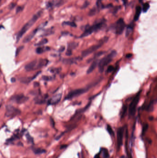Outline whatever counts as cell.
I'll return each mask as SVG.
<instances>
[{
    "label": "cell",
    "instance_id": "cell-22",
    "mask_svg": "<svg viewBox=\"0 0 157 158\" xmlns=\"http://www.w3.org/2000/svg\"><path fill=\"white\" fill-rule=\"evenodd\" d=\"M34 153L36 154H41L43 153H46V150L41 148H34L33 149Z\"/></svg>",
    "mask_w": 157,
    "mask_h": 158
},
{
    "label": "cell",
    "instance_id": "cell-15",
    "mask_svg": "<svg viewBox=\"0 0 157 158\" xmlns=\"http://www.w3.org/2000/svg\"><path fill=\"white\" fill-rule=\"evenodd\" d=\"M82 60L81 57H74V58H65L63 60V63L65 64H72L76 63L77 62Z\"/></svg>",
    "mask_w": 157,
    "mask_h": 158
},
{
    "label": "cell",
    "instance_id": "cell-1",
    "mask_svg": "<svg viewBox=\"0 0 157 158\" xmlns=\"http://www.w3.org/2000/svg\"><path fill=\"white\" fill-rule=\"evenodd\" d=\"M42 14V10L39 11L34 16L32 17V19L26 23L23 26L20 32H18L17 35V41L18 42L21 39L22 36L26 33V32L32 27L36 21L39 19Z\"/></svg>",
    "mask_w": 157,
    "mask_h": 158
},
{
    "label": "cell",
    "instance_id": "cell-10",
    "mask_svg": "<svg viewBox=\"0 0 157 158\" xmlns=\"http://www.w3.org/2000/svg\"><path fill=\"white\" fill-rule=\"evenodd\" d=\"M28 99L29 98L28 97H26L23 94L14 95L11 98V100L12 102H15L18 104L24 103L28 100Z\"/></svg>",
    "mask_w": 157,
    "mask_h": 158
},
{
    "label": "cell",
    "instance_id": "cell-45",
    "mask_svg": "<svg viewBox=\"0 0 157 158\" xmlns=\"http://www.w3.org/2000/svg\"><path fill=\"white\" fill-rule=\"evenodd\" d=\"M67 145H62L60 147V149H62V148H66L67 147Z\"/></svg>",
    "mask_w": 157,
    "mask_h": 158
},
{
    "label": "cell",
    "instance_id": "cell-44",
    "mask_svg": "<svg viewBox=\"0 0 157 158\" xmlns=\"http://www.w3.org/2000/svg\"><path fill=\"white\" fill-rule=\"evenodd\" d=\"M94 158H100V156H99V154H97L95 155L94 157Z\"/></svg>",
    "mask_w": 157,
    "mask_h": 158
},
{
    "label": "cell",
    "instance_id": "cell-46",
    "mask_svg": "<svg viewBox=\"0 0 157 158\" xmlns=\"http://www.w3.org/2000/svg\"><path fill=\"white\" fill-rule=\"evenodd\" d=\"M131 56H132V55H131V54H128V55L126 56V57H128V58H129V57H131Z\"/></svg>",
    "mask_w": 157,
    "mask_h": 158
},
{
    "label": "cell",
    "instance_id": "cell-33",
    "mask_svg": "<svg viewBox=\"0 0 157 158\" xmlns=\"http://www.w3.org/2000/svg\"><path fill=\"white\" fill-rule=\"evenodd\" d=\"M42 79L44 80L49 81V80H52V77H50V76H42Z\"/></svg>",
    "mask_w": 157,
    "mask_h": 158
},
{
    "label": "cell",
    "instance_id": "cell-9",
    "mask_svg": "<svg viewBox=\"0 0 157 158\" xmlns=\"http://www.w3.org/2000/svg\"><path fill=\"white\" fill-rule=\"evenodd\" d=\"M140 100V93H138V94L134 98L133 100L131 102L130 107H129V113L130 116H133L136 113V107L137 105L139 102Z\"/></svg>",
    "mask_w": 157,
    "mask_h": 158
},
{
    "label": "cell",
    "instance_id": "cell-14",
    "mask_svg": "<svg viewBox=\"0 0 157 158\" xmlns=\"http://www.w3.org/2000/svg\"><path fill=\"white\" fill-rule=\"evenodd\" d=\"M38 28L35 29L34 30L32 31L30 34H29L28 35H27L26 37L24 38L23 39V43H27L29 42L32 40V39L35 36L36 34L37 33V32L38 31Z\"/></svg>",
    "mask_w": 157,
    "mask_h": 158
},
{
    "label": "cell",
    "instance_id": "cell-32",
    "mask_svg": "<svg viewBox=\"0 0 157 158\" xmlns=\"http://www.w3.org/2000/svg\"><path fill=\"white\" fill-rule=\"evenodd\" d=\"M148 128V125L147 124H145L143 127V129H142V134H144L147 131V129Z\"/></svg>",
    "mask_w": 157,
    "mask_h": 158
},
{
    "label": "cell",
    "instance_id": "cell-31",
    "mask_svg": "<svg viewBox=\"0 0 157 158\" xmlns=\"http://www.w3.org/2000/svg\"><path fill=\"white\" fill-rule=\"evenodd\" d=\"M23 48H24L23 46H20L17 49L16 51V57H17L19 55V54L20 53V51Z\"/></svg>",
    "mask_w": 157,
    "mask_h": 158
},
{
    "label": "cell",
    "instance_id": "cell-40",
    "mask_svg": "<svg viewBox=\"0 0 157 158\" xmlns=\"http://www.w3.org/2000/svg\"><path fill=\"white\" fill-rule=\"evenodd\" d=\"M50 122H51V125H52V127L54 126V124H55V123H54V122L53 121V119L52 118H50Z\"/></svg>",
    "mask_w": 157,
    "mask_h": 158
},
{
    "label": "cell",
    "instance_id": "cell-35",
    "mask_svg": "<svg viewBox=\"0 0 157 158\" xmlns=\"http://www.w3.org/2000/svg\"><path fill=\"white\" fill-rule=\"evenodd\" d=\"M114 69V67L112 66H109L108 68H107V73H110V72H111V71H112Z\"/></svg>",
    "mask_w": 157,
    "mask_h": 158
},
{
    "label": "cell",
    "instance_id": "cell-21",
    "mask_svg": "<svg viewBox=\"0 0 157 158\" xmlns=\"http://www.w3.org/2000/svg\"><path fill=\"white\" fill-rule=\"evenodd\" d=\"M47 42H48V40L47 38H43L40 41H39L38 43H36L35 44V45L37 46H38V47L42 46V45H44L46 44V43H47Z\"/></svg>",
    "mask_w": 157,
    "mask_h": 158
},
{
    "label": "cell",
    "instance_id": "cell-16",
    "mask_svg": "<svg viewBox=\"0 0 157 158\" xmlns=\"http://www.w3.org/2000/svg\"><path fill=\"white\" fill-rule=\"evenodd\" d=\"M48 95L47 94L44 96H38L35 99V103L38 105L43 104L46 102Z\"/></svg>",
    "mask_w": 157,
    "mask_h": 158
},
{
    "label": "cell",
    "instance_id": "cell-36",
    "mask_svg": "<svg viewBox=\"0 0 157 158\" xmlns=\"http://www.w3.org/2000/svg\"><path fill=\"white\" fill-rule=\"evenodd\" d=\"M23 7L19 6V7H17V8L16 9V13H19V12H21V11L23 10Z\"/></svg>",
    "mask_w": 157,
    "mask_h": 158
},
{
    "label": "cell",
    "instance_id": "cell-39",
    "mask_svg": "<svg viewBox=\"0 0 157 158\" xmlns=\"http://www.w3.org/2000/svg\"><path fill=\"white\" fill-rule=\"evenodd\" d=\"M15 6H16V4H14V3H11L9 7V8H10V9H12L13 8V7H14Z\"/></svg>",
    "mask_w": 157,
    "mask_h": 158
},
{
    "label": "cell",
    "instance_id": "cell-41",
    "mask_svg": "<svg viewBox=\"0 0 157 158\" xmlns=\"http://www.w3.org/2000/svg\"><path fill=\"white\" fill-rule=\"evenodd\" d=\"M65 47H62L60 48L59 49V51L60 52H62V51H63L65 50Z\"/></svg>",
    "mask_w": 157,
    "mask_h": 158
},
{
    "label": "cell",
    "instance_id": "cell-8",
    "mask_svg": "<svg viewBox=\"0 0 157 158\" xmlns=\"http://www.w3.org/2000/svg\"><path fill=\"white\" fill-rule=\"evenodd\" d=\"M88 90L89 89L86 87V88H79L78 89L74 90L72 91H71L68 93V94L65 97V100H72L74 98H76L80 95L83 94L84 93H86Z\"/></svg>",
    "mask_w": 157,
    "mask_h": 158
},
{
    "label": "cell",
    "instance_id": "cell-25",
    "mask_svg": "<svg viewBox=\"0 0 157 158\" xmlns=\"http://www.w3.org/2000/svg\"><path fill=\"white\" fill-rule=\"evenodd\" d=\"M149 7H150V6H149V4L148 3H145L143 6V7H142L143 12H144V13L147 12V11L149 9Z\"/></svg>",
    "mask_w": 157,
    "mask_h": 158
},
{
    "label": "cell",
    "instance_id": "cell-6",
    "mask_svg": "<svg viewBox=\"0 0 157 158\" xmlns=\"http://www.w3.org/2000/svg\"><path fill=\"white\" fill-rule=\"evenodd\" d=\"M21 111L11 105H7L6 107L5 116L7 117H14L20 115Z\"/></svg>",
    "mask_w": 157,
    "mask_h": 158
},
{
    "label": "cell",
    "instance_id": "cell-24",
    "mask_svg": "<svg viewBox=\"0 0 157 158\" xmlns=\"http://www.w3.org/2000/svg\"><path fill=\"white\" fill-rule=\"evenodd\" d=\"M97 9L95 7H94L92 9H91L89 11V13L88 14V15L89 16H93L96 13H97Z\"/></svg>",
    "mask_w": 157,
    "mask_h": 158
},
{
    "label": "cell",
    "instance_id": "cell-11",
    "mask_svg": "<svg viewBox=\"0 0 157 158\" xmlns=\"http://www.w3.org/2000/svg\"><path fill=\"white\" fill-rule=\"evenodd\" d=\"M62 98V94L59 93L53 96L51 99H50L48 101V105H55L58 104L61 100Z\"/></svg>",
    "mask_w": 157,
    "mask_h": 158
},
{
    "label": "cell",
    "instance_id": "cell-23",
    "mask_svg": "<svg viewBox=\"0 0 157 158\" xmlns=\"http://www.w3.org/2000/svg\"><path fill=\"white\" fill-rule=\"evenodd\" d=\"M100 152L102 153L103 156L104 158H108V157H109V153H108V151L107 149H106V148H101Z\"/></svg>",
    "mask_w": 157,
    "mask_h": 158
},
{
    "label": "cell",
    "instance_id": "cell-29",
    "mask_svg": "<svg viewBox=\"0 0 157 158\" xmlns=\"http://www.w3.org/2000/svg\"><path fill=\"white\" fill-rule=\"evenodd\" d=\"M107 130L108 132L109 133V134L111 135H113L114 134V132L113 131L111 127V126H110L109 125H107Z\"/></svg>",
    "mask_w": 157,
    "mask_h": 158
},
{
    "label": "cell",
    "instance_id": "cell-7",
    "mask_svg": "<svg viewBox=\"0 0 157 158\" xmlns=\"http://www.w3.org/2000/svg\"><path fill=\"white\" fill-rule=\"evenodd\" d=\"M125 27V24L123 19L120 18L116 21L112 26V29L115 31L117 34H121Z\"/></svg>",
    "mask_w": 157,
    "mask_h": 158
},
{
    "label": "cell",
    "instance_id": "cell-19",
    "mask_svg": "<svg viewBox=\"0 0 157 158\" xmlns=\"http://www.w3.org/2000/svg\"><path fill=\"white\" fill-rule=\"evenodd\" d=\"M50 50V48L48 47H38L37 48L36 51L37 54H41L44 52H46Z\"/></svg>",
    "mask_w": 157,
    "mask_h": 158
},
{
    "label": "cell",
    "instance_id": "cell-27",
    "mask_svg": "<svg viewBox=\"0 0 157 158\" xmlns=\"http://www.w3.org/2000/svg\"><path fill=\"white\" fill-rule=\"evenodd\" d=\"M133 25H132V24L129 25L128 27H127V31H126V35L128 36L129 35V33L131 32V31L133 30Z\"/></svg>",
    "mask_w": 157,
    "mask_h": 158
},
{
    "label": "cell",
    "instance_id": "cell-34",
    "mask_svg": "<svg viewBox=\"0 0 157 158\" xmlns=\"http://www.w3.org/2000/svg\"><path fill=\"white\" fill-rule=\"evenodd\" d=\"M26 136H27V139L28 141L29 142L33 143V138L28 134L26 135Z\"/></svg>",
    "mask_w": 157,
    "mask_h": 158
},
{
    "label": "cell",
    "instance_id": "cell-43",
    "mask_svg": "<svg viewBox=\"0 0 157 158\" xmlns=\"http://www.w3.org/2000/svg\"><path fill=\"white\" fill-rule=\"evenodd\" d=\"M39 85V84L38 82H35L34 83V86L35 87L38 86Z\"/></svg>",
    "mask_w": 157,
    "mask_h": 158
},
{
    "label": "cell",
    "instance_id": "cell-4",
    "mask_svg": "<svg viewBox=\"0 0 157 158\" xmlns=\"http://www.w3.org/2000/svg\"><path fill=\"white\" fill-rule=\"evenodd\" d=\"M116 53L115 51H112L99 61L98 63V68L100 73L103 72L105 67L112 61L113 58L115 57Z\"/></svg>",
    "mask_w": 157,
    "mask_h": 158
},
{
    "label": "cell",
    "instance_id": "cell-17",
    "mask_svg": "<svg viewBox=\"0 0 157 158\" xmlns=\"http://www.w3.org/2000/svg\"><path fill=\"white\" fill-rule=\"evenodd\" d=\"M98 60H94L92 64H91V65L90 66L89 68L87 70V73L88 74H90L96 68V67H97V66L98 65Z\"/></svg>",
    "mask_w": 157,
    "mask_h": 158
},
{
    "label": "cell",
    "instance_id": "cell-20",
    "mask_svg": "<svg viewBox=\"0 0 157 158\" xmlns=\"http://www.w3.org/2000/svg\"><path fill=\"white\" fill-rule=\"evenodd\" d=\"M78 45V43L77 42H71L69 43L68 45L67 50H72L74 49H76Z\"/></svg>",
    "mask_w": 157,
    "mask_h": 158
},
{
    "label": "cell",
    "instance_id": "cell-47",
    "mask_svg": "<svg viewBox=\"0 0 157 158\" xmlns=\"http://www.w3.org/2000/svg\"><path fill=\"white\" fill-rule=\"evenodd\" d=\"M121 158H125V157H124V156H122V157H121Z\"/></svg>",
    "mask_w": 157,
    "mask_h": 158
},
{
    "label": "cell",
    "instance_id": "cell-13",
    "mask_svg": "<svg viewBox=\"0 0 157 158\" xmlns=\"http://www.w3.org/2000/svg\"><path fill=\"white\" fill-rule=\"evenodd\" d=\"M41 73L40 71L38 72L35 75H34L32 77H22L20 79V81L22 83L24 84H28L30 82H31L32 80H33L34 79H35L37 76H38V75Z\"/></svg>",
    "mask_w": 157,
    "mask_h": 158
},
{
    "label": "cell",
    "instance_id": "cell-42",
    "mask_svg": "<svg viewBox=\"0 0 157 158\" xmlns=\"http://www.w3.org/2000/svg\"><path fill=\"white\" fill-rule=\"evenodd\" d=\"M11 81L13 83H14L16 81V79L15 78H11Z\"/></svg>",
    "mask_w": 157,
    "mask_h": 158
},
{
    "label": "cell",
    "instance_id": "cell-30",
    "mask_svg": "<svg viewBox=\"0 0 157 158\" xmlns=\"http://www.w3.org/2000/svg\"><path fill=\"white\" fill-rule=\"evenodd\" d=\"M104 53H105L104 51H100L99 52L97 53L96 54H95L94 55V59H95L97 57H98L99 56H100L102 55L103 54H104Z\"/></svg>",
    "mask_w": 157,
    "mask_h": 158
},
{
    "label": "cell",
    "instance_id": "cell-37",
    "mask_svg": "<svg viewBox=\"0 0 157 158\" xmlns=\"http://www.w3.org/2000/svg\"><path fill=\"white\" fill-rule=\"evenodd\" d=\"M72 55V51L67 50V51L66 52V55L67 56H70Z\"/></svg>",
    "mask_w": 157,
    "mask_h": 158
},
{
    "label": "cell",
    "instance_id": "cell-38",
    "mask_svg": "<svg viewBox=\"0 0 157 158\" xmlns=\"http://www.w3.org/2000/svg\"><path fill=\"white\" fill-rule=\"evenodd\" d=\"M126 112V107L124 106L123 108V111L122 112V116H124V114H125Z\"/></svg>",
    "mask_w": 157,
    "mask_h": 158
},
{
    "label": "cell",
    "instance_id": "cell-28",
    "mask_svg": "<svg viewBox=\"0 0 157 158\" xmlns=\"http://www.w3.org/2000/svg\"><path fill=\"white\" fill-rule=\"evenodd\" d=\"M53 33V31H52V29H48V30H47L46 32H45V33H44L42 34V36H47V35H49L52 34Z\"/></svg>",
    "mask_w": 157,
    "mask_h": 158
},
{
    "label": "cell",
    "instance_id": "cell-5",
    "mask_svg": "<svg viewBox=\"0 0 157 158\" xmlns=\"http://www.w3.org/2000/svg\"><path fill=\"white\" fill-rule=\"evenodd\" d=\"M108 38L107 37H104L102 39H101L100 41L98 44H95L94 45L91 46V47L87 49L86 50H84L82 52V57H86L92 53L94 52L96 50H97L98 49H99V48L101 47V46L102 45V44L106 42L108 40Z\"/></svg>",
    "mask_w": 157,
    "mask_h": 158
},
{
    "label": "cell",
    "instance_id": "cell-26",
    "mask_svg": "<svg viewBox=\"0 0 157 158\" xmlns=\"http://www.w3.org/2000/svg\"><path fill=\"white\" fill-rule=\"evenodd\" d=\"M64 24L72 26L73 27H75L77 26V25L73 22H70V21H67V22H65L64 23Z\"/></svg>",
    "mask_w": 157,
    "mask_h": 158
},
{
    "label": "cell",
    "instance_id": "cell-2",
    "mask_svg": "<svg viewBox=\"0 0 157 158\" xmlns=\"http://www.w3.org/2000/svg\"><path fill=\"white\" fill-rule=\"evenodd\" d=\"M48 63V60L46 59L35 60L26 65L25 67V69L28 72L38 70L46 66Z\"/></svg>",
    "mask_w": 157,
    "mask_h": 158
},
{
    "label": "cell",
    "instance_id": "cell-12",
    "mask_svg": "<svg viewBox=\"0 0 157 158\" xmlns=\"http://www.w3.org/2000/svg\"><path fill=\"white\" fill-rule=\"evenodd\" d=\"M124 129L123 128H120L118 129L117 134V138H118V148H120L123 143V134H124Z\"/></svg>",
    "mask_w": 157,
    "mask_h": 158
},
{
    "label": "cell",
    "instance_id": "cell-18",
    "mask_svg": "<svg viewBox=\"0 0 157 158\" xmlns=\"http://www.w3.org/2000/svg\"><path fill=\"white\" fill-rule=\"evenodd\" d=\"M142 9H141V7L138 6H137L136 7V14H135V16H134V20L135 21H137L138 20L139 17H140V16L141 15V11H142Z\"/></svg>",
    "mask_w": 157,
    "mask_h": 158
},
{
    "label": "cell",
    "instance_id": "cell-3",
    "mask_svg": "<svg viewBox=\"0 0 157 158\" xmlns=\"http://www.w3.org/2000/svg\"><path fill=\"white\" fill-rule=\"evenodd\" d=\"M105 20L104 19L100 20L99 21L96 22L94 25L91 26L87 27L83 33L81 35V37H87L91 35L94 32H97L101 29L105 25Z\"/></svg>",
    "mask_w": 157,
    "mask_h": 158
}]
</instances>
